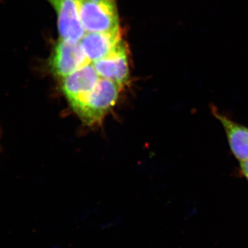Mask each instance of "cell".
I'll use <instances>...</instances> for the list:
<instances>
[{"mask_svg":"<svg viewBox=\"0 0 248 248\" xmlns=\"http://www.w3.org/2000/svg\"><path fill=\"white\" fill-rule=\"evenodd\" d=\"M212 115L223 126L231 151L238 161L248 159V127L231 120L215 105H210Z\"/></svg>","mask_w":248,"mask_h":248,"instance_id":"obj_7","label":"cell"},{"mask_svg":"<svg viewBox=\"0 0 248 248\" xmlns=\"http://www.w3.org/2000/svg\"><path fill=\"white\" fill-rule=\"evenodd\" d=\"M240 172L248 183V159L239 162Z\"/></svg>","mask_w":248,"mask_h":248,"instance_id":"obj_8","label":"cell"},{"mask_svg":"<svg viewBox=\"0 0 248 248\" xmlns=\"http://www.w3.org/2000/svg\"><path fill=\"white\" fill-rule=\"evenodd\" d=\"M101 78L93 63H89L61 79L62 92L78 117Z\"/></svg>","mask_w":248,"mask_h":248,"instance_id":"obj_1","label":"cell"},{"mask_svg":"<svg viewBox=\"0 0 248 248\" xmlns=\"http://www.w3.org/2000/svg\"><path fill=\"white\" fill-rule=\"evenodd\" d=\"M46 1H48V2L51 4V6L54 8V9L56 8L57 5H58L59 2V0H46Z\"/></svg>","mask_w":248,"mask_h":248,"instance_id":"obj_9","label":"cell"},{"mask_svg":"<svg viewBox=\"0 0 248 248\" xmlns=\"http://www.w3.org/2000/svg\"><path fill=\"white\" fill-rule=\"evenodd\" d=\"M91 63L81 48L79 42L60 40L54 46L48 60L50 73L55 78L62 79Z\"/></svg>","mask_w":248,"mask_h":248,"instance_id":"obj_3","label":"cell"},{"mask_svg":"<svg viewBox=\"0 0 248 248\" xmlns=\"http://www.w3.org/2000/svg\"><path fill=\"white\" fill-rule=\"evenodd\" d=\"M79 42L86 58L92 63L108 56L123 41L118 29L106 32H86Z\"/></svg>","mask_w":248,"mask_h":248,"instance_id":"obj_5","label":"cell"},{"mask_svg":"<svg viewBox=\"0 0 248 248\" xmlns=\"http://www.w3.org/2000/svg\"><path fill=\"white\" fill-rule=\"evenodd\" d=\"M84 0H59L55 10L58 15L60 38L79 42L85 31L81 21V9Z\"/></svg>","mask_w":248,"mask_h":248,"instance_id":"obj_4","label":"cell"},{"mask_svg":"<svg viewBox=\"0 0 248 248\" xmlns=\"http://www.w3.org/2000/svg\"><path fill=\"white\" fill-rule=\"evenodd\" d=\"M92 63L100 78L111 80L121 88L128 83L130 72L126 47L124 42L108 56Z\"/></svg>","mask_w":248,"mask_h":248,"instance_id":"obj_6","label":"cell"},{"mask_svg":"<svg viewBox=\"0 0 248 248\" xmlns=\"http://www.w3.org/2000/svg\"><path fill=\"white\" fill-rule=\"evenodd\" d=\"M81 21L85 32L120 29L116 0H84Z\"/></svg>","mask_w":248,"mask_h":248,"instance_id":"obj_2","label":"cell"}]
</instances>
